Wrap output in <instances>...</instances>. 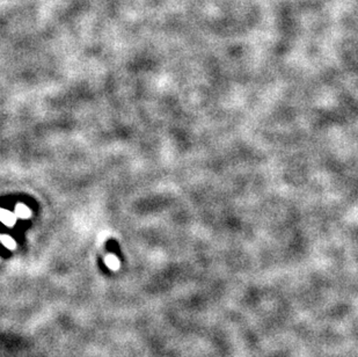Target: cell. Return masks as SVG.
I'll use <instances>...</instances> for the list:
<instances>
[{"label": "cell", "mask_w": 358, "mask_h": 357, "mask_svg": "<svg viewBox=\"0 0 358 357\" xmlns=\"http://www.w3.org/2000/svg\"><path fill=\"white\" fill-rule=\"evenodd\" d=\"M0 220L5 223V225L13 226L14 223H16V220H17V217L14 216L13 213H11L9 211H5V210H3V209H0Z\"/></svg>", "instance_id": "obj_1"}, {"label": "cell", "mask_w": 358, "mask_h": 357, "mask_svg": "<svg viewBox=\"0 0 358 357\" xmlns=\"http://www.w3.org/2000/svg\"><path fill=\"white\" fill-rule=\"evenodd\" d=\"M105 261H106V264L110 268V269L117 270L120 268V260L117 259L115 255H113V254H110V255H107Z\"/></svg>", "instance_id": "obj_2"}, {"label": "cell", "mask_w": 358, "mask_h": 357, "mask_svg": "<svg viewBox=\"0 0 358 357\" xmlns=\"http://www.w3.org/2000/svg\"><path fill=\"white\" fill-rule=\"evenodd\" d=\"M16 213H17V216L18 217H20V218H29L32 215V212L29 209L26 207L25 204H18L17 205V209H16Z\"/></svg>", "instance_id": "obj_3"}, {"label": "cell", "mask_w": 358, "mask_h": 357, "mask_svg": "<svg viewBox=\"0 0 358 357\" xmlns=\"http://www.w3.org/2000/svg\"><path fill=\"white\" fill-rule=\"evenodd\" d=\"M3 244L5 246H7V247H10V248L16 247V244H14L13 239H11L10 237H4L3 238Z\"/></svg>", "instance_id": "obj_4"}]
</instances>
